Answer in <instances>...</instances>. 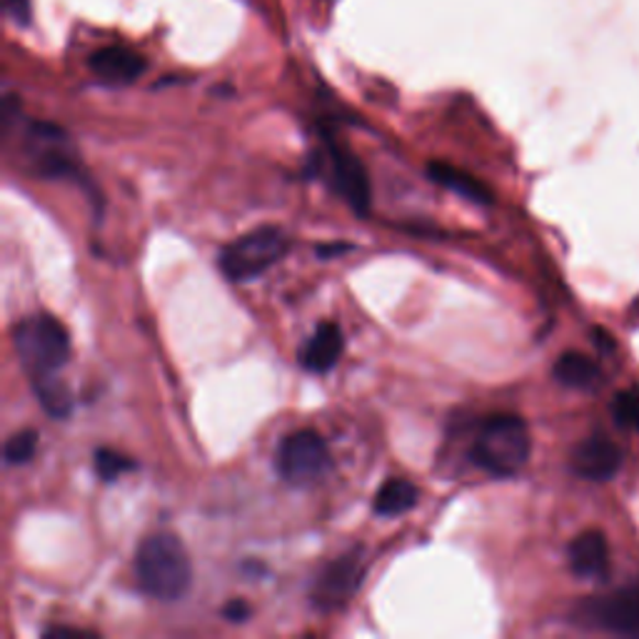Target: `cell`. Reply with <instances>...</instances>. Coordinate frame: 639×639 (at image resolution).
<instances>
[{
  "mask_svg": "<svg viewBox=\"0 0 639 639\" xmlns=\"http://www.w3.org/2000/svg\"><path fill=\"white\" fill-rule=\"evenodd\" d=\"M595 342L602 348V350H615V342H613V335H607V332H602V330H595Z\"/></svg>",
  "mask_w": 639,
  "mask_h": 639,
  "instance_id": "cell-24",
  "label": "cell"
},
{
  "mask_svg": "<svg viewBox=\"0 0 639 639\" xmlns=\"http://www.w3.org/2000/svg\"><path fill=\"white\" fill-rule=\"evenodd\" d=\"M623 450L613 440L605 434H592L572 450L570 465L574 475L587 483H609L623 467Z\"/></svg>",
  "mask_w": 639,
  "mask_h": 639,
  "instance_id": "cell-9",
  "label": "cell"
},
{
  "mask_svg": "<svg viewBox=\"0 0 639 639\" xmlns=\"http://www.w3.org/2000/svg\"><path fill=\"white\" fill-rule=\"evenodd\" d=\"M27 153L38 170L48 178H66L76 175V153H73L68 135L51 123H33L27 131Z\"/></svg>",
  "mask_w": 639,
  "mask_h": 639,
  "instance_id": "cell-8",
  "label": "cell"
},
{
  "mask_svg": "<svg viewBox=\"0 0 639 639\" xmlns=\"http://www.w3.org/2000/svg\"><path fill=\"white\" fill-rule=\"evenodd\" d=\"M345 350V338L335 322H322L300 350V365L308 373H330Z\"/></svg>",
  "mask_w": 639,
  "mask_h": 639,
  "instance_id": "cell-13",
  "label": "cell"
},
{
  "mask_svg": "<svg viewBox=\"0 0 639 639\" xmlns=\"http://www.w3.org/2000/svg\"><path fill=\"white\" fill-rule=\"evenodd\" d=\"M45 639H96V632H86V629L76 627H48L43 632Z\"/></svg>",
  "mask_w": 639,
  "mask_h": 639,
  "instance_id": "cell-22",
  "label": "cell"
},
{
  "mask_svg": "<svg viewBox=\"0 0 639 639\" xmlns=\"http://www.w3.org/2000/svg\"><path fill=\"white\" fill-rule=\"evenodd\" d=\"M135 577L147 597L178 602L192 585L190 554L173 532L151 535L135 552Z\"/></svg>",
  "mask_w": 639,
  "mask_h": 639,
  "instance_id": "cell-1",
  "label": "cell"
},
{
  "mask_svg": "<svg viewBox=\"0 0 639 639\" xmlns=\"http://www.w3.org/2000/svg\"><path fill=\"white\" fill-rule=\"evenodd\" d=\"M532 452L530 430L517 415H493L483 422L477 440L472 442L470 460L495 477L520 472Z\"/></svg>",
  "mask_w": 639,
  "mask_h": 639,
  "instance_id": "cell-2",
  "label": "cell"
},
{
  "mask_svg": "<svg viewBox=\"0 0 639 639\" xmlns=\"http://www.w3.org/2000/svg\"><path fill=\"white\" fill-rule=\"evenodd\" d=\"M365 564L367 560L363 548H355L353 552L332 560L312 582L310 590L312 605L322 609V613H330V609H340L342 605H348L360 590V585H363Z\"/></svg>",
  "mask_w": 639,
  "mask_h": 639,
  "instance_id": "cell-7",
  "label": "cell"
},
{
  "mask_svg": "<svg viewBox=\"0 0 639 639\" xmlns=\"http://www.w3.org/2000/svg\"><path fill=\"white\" fill-rule=\"evenodd\" d=\"M613 418L619 428L639 430V387H629L615 395Z\"/></svg>",
  "mask_w": 639,
  "mask_h": 639,
  "instance_id": "cell-19",
  "label": "cell"
},
{
  "mask_svg": "<svg viewBox=\"0 0 639 639\" xmlns=\"http://www.w3.org/2000/svg\"><path fill=\"white\" fill-rule=\"evenodd\" d=\"M570 570L580 580H605L609 572V544L605 532L587 530L570 542Z\"/></svg>",
  "mask_w": 639,
  "mask_h": 639,
  "instance_id": "cell-12",
  "label": "cell"
},
{
  "mask_svg": "<svg viewBox=\"0 0 639 639\" xmlns=\"http://www.w3.org/2000/svg\"><path fill=\"white\" fill-rule=\"evenodd\" d=\"M428 175L432 178V183H438L442 185V188H448L462 198L477 202V206H489V202H493V190H489L487 185H483L477 178H472V175H467L465 170L452 168V165L448 163H430Z\"/></svg>",
  "mask_w": 639,
  "mask_h": 639,
  "instance_id": "cell-14",
  "label": "cell"
},
{
  "mask_svg": "<svg viewBox=\"0 0 639 639\" xmlns=\"http://www.w3.org/2000/svg\"><path fill=\"white\" fill-rule=\"evenodd\" d=\"M552 375L560 385L572 387V390H592L602 379L595 360H590L582 353H562L552 367Z\"/></svg>",
  "mask_w": 639,
  "mask_h": 639,
  "instance_id": "cell-15",
  "label": "cell"
},
{
  "mask_svg": "<svg viewBox=\"0 0 639 639\" xmlns=\"http://www.w3.org/2000/svg\"><path fill=\"white\" fill-rule=\"evenodd\" d=\"M131 470H135V462L131 458L120 455V452L110 448L96 450V472L103 483H115L120 475H125Z\"/></svg>",
  "mask_w": 639,
  "mask_h": 639,
  "instance_id": "cell-20",
  "label": "cell"
},
{
  "mask_svg": "<svg viewBox=\"0 0 639 639\" xmlns=\"http://www.w3.org/2000/svg\"><path fill=\"white\" fill-rule=\"evenodd\" d=\"M13 348L33 377L51 375L68 363L70 335L60 320L51 315H33L15 326Z\"/></svg>",
  "mask_w": 639,
  "mask_h": 639,
  "instance_id": "cell-3",
  "label": "cell"
},
{
  "mask_svg": "<svg viewBox=\"0 0 639 639\" xmlns=\"http://www.w3.org/2000/svg\"><path fill=\"white\" fill-rule=\"evenodd\" d=\"M572 625L619 637H639V587H623L607 595L582 599L572 609Z\"/></svg>",
  "mask_w": 639,
  "mask_h": 639,
  "instance_id": "cell-5",
  "label": "cell"
},
{
  "mask_svg": "<svg viewBox=\"0 0 639 639\" xmlns=\"http://www.w3.org/2000/svg\"><path fill=\"white\" fill-rule=\"evenodd\" d=\"M418 487L407 480H387L375 495V513L379 517H400L418 505Z\"/></svg>",
  "mask_w": 639,
  "mask_h": 639,
  "instance_id": "cell-16",
  "label": "cell"
},
{
  "mask_svg": "<svg viewBox=\"0 0 639 639\" xmlns=\"http://www.w3.org/2000/svg\"><path fill=\"white\" fill-rule=\"evenodd\" d=\"M287 253V235L280 228L265 225L240 235L220 250V271L228 280L250 283L265 275Z\"/></svg>",
  "mask_w": 639,
  "mask_h": 639,
  "instance_id": "cell-4",
  "label": "cell"
},
{
  "mask_svg": "<svg viewBox=\"0 0 639 639\" xmlns=\"http://www.w3.org/2000/svg\"><path fill=\"white\" fill-rule=\"evenodd\" d=\"M277 475L290 487H312L326 480L332 467L328 442L315 430L287 434L275 458Z\"/></svg>",
  "mask_w": 639,
  "mask_h": 639,
  "instance_id": "cell-6",
  "label": "cell"
},
{
  "mask_svg": "<svg viewBox=\"0 0 639 639\" xmlns=\"http://www.w3.org/2000/svg\"><path fill=\"white\" fill-rule=\"evenodd\" d=\"M342 250H350V245H332V247H320L318 253H320V255H328V253H342Z\"/></svg>",
  "mask_w": 639,
  "mask_h": 639,
  "instance_id": "cell-25",
  "label": "cell"
},
{
  "mask_svg": "<svg viewBox=\"0 0 639 639\" xmlns=\"http://www.w3.org/2000/svg\"><path fill=\"white\" fill-rule=\"evenodd\" d=\"M33 390L35 397H38V403L43 405V410L48 412L51 418L58 420L68 418L73 410V393L63 379L55 377V373L33 377Z\"/></svg>",
  "mask_w": 639,
  "mask_h": 639,
  "instance_id": "cell-17",
  "label": "cell"
},
{
  "mask_svg": "<svg viewBox=\"0 0 639 639\" xmlns=\"http://www.w3.org/2000/svg\"><path fill=\"white\" fill-rule=\"evenodd\" d=\"M250 605L245 599H230L225 607H222V617L228 619V623H233V625H240V623H247L250 619Z\"/></svg>",
  "mask_w": 639,
  "mask_h": 639,
  "instance_id": "cell-21",
  "label": "cell"
},
{
  "mask_svg": "<svg viewBox=\"0 0 639 639\" xmlns=\"http://www.w3.org/2000/svg\"><path fill=\"white\" fill-rule=\"evenodd\" d=\"M326 145L335 188L340 190V196L353 206L355 212L365 216L370 210V178L363 163H360L353 153L332 141V137H328Z\"/></svg>",
  "mask_w": 639,
  "mask_h": 639,
  "instance_id": "cell-10",
  "label": "cell"
},
{
  "mask_svg": "<svg viewBox=\"0 0 639 639\" xmlns=\"http://www.w3.org/2000/svg\"><path fill=\"white\" fill-rule=\"evenodd\" d=\"M5 11L15 23H27V18H31V0H5Z\"/></svg>",
  "mask_w": 639,
  "mask_h": 639,
  "instance_id": "cell-23",
  "label": "cell"
},
{
  "mask_svg": "<svg viewBox=\"0 0 639 639\" xmlns=\"http://www.w3.org/2000/svg\"><path fill=\"white\" fill-rule=\"evenodd\" d=\"M88 66L92 76L103 80L106 86H131V82L143 76L147 63L143 55H137L131 48L110 45V48H100L92 53Z\"/></svg>",
  "mask_w": 639,
  "mask_h": 639,
  "instance_id": "cell-11",
  "label": "cell"
},
{
  "mask_svg": "<svg viewBox=\"0 0 639 639\" xmlns=\"http://www.w3.org/2000/svg\"><path fill=\"white\" fill-rule=\"evenodd\" d=\"M35 450H38V432L35 430H21L11 434V438L5 440V448H3V458H5V465H25V462H31Z\"/></svg>",
  "mask_w": 639,
  "mask_h": 639,
  "instance_id": "cell-18",
  "label": "cell"
}]
</instances>
